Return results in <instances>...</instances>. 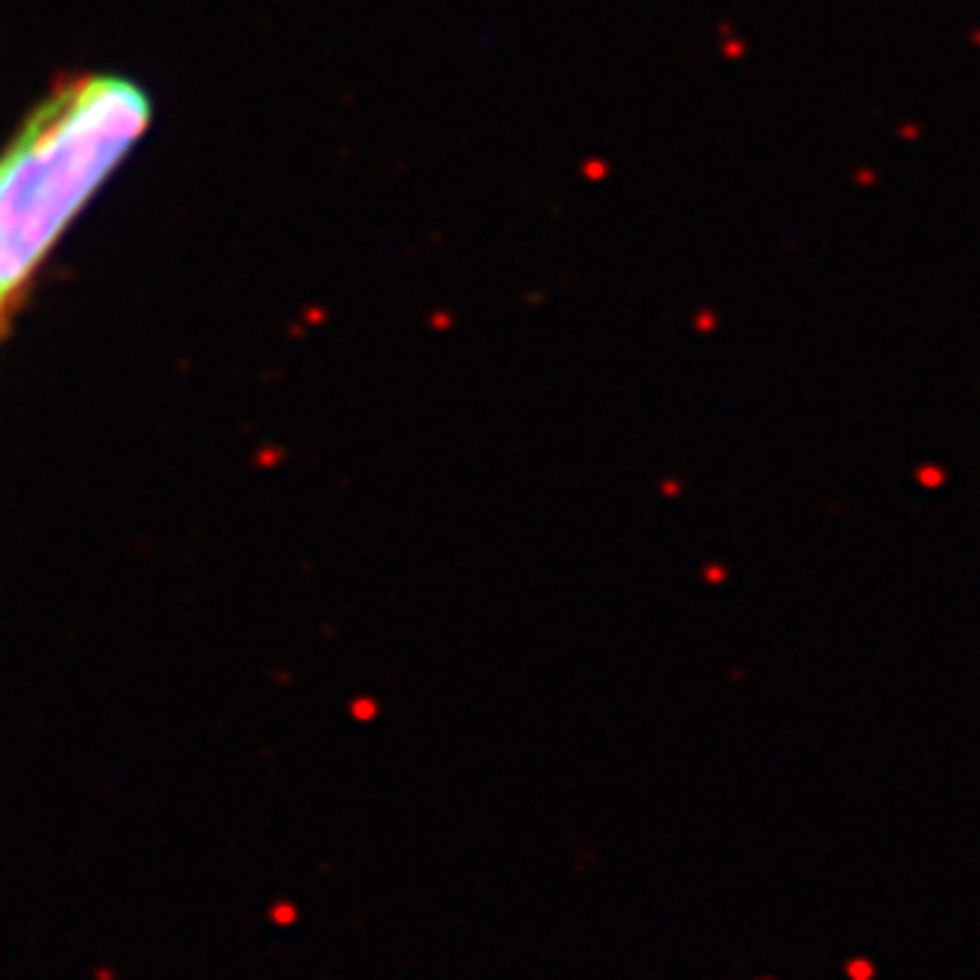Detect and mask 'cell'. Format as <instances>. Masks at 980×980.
<instances>
[{
    "label": "cell",
    "mask_w": 980,
    "mask_h": 980,
    "mask_svg": "<svg viewBox=\"0 0 980 980\" xmlns=\"http://www.w3.org/2000/svg\"><path fill=\"white\" fill-rule=\"evenodd\" d=\"M149 124L153 98L124 73L66 76L18 124L0 153V320Z\"/></svg>",
    "instance_id": "obj_1"
}]
</instances>
